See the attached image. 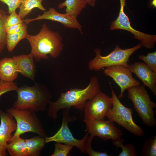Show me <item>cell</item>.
<instances>
[{
  "instance_id": "obj_1",
  "label": "cell",
  "mask_w": 156,
  "mask_h": 156,
  "mask_svg": "<svg viewBox=\"0 0 156 156\" xmlns=\"http://www.w3.org/2000/svg\"><path fill=\"white\" fill-rule=\"evenodd\" d=\"M100 91L97 77L92 76L85 88H70L66 92H61L60 97L57 101H50L48 103L47 115L55 122L58 118V112L61 109H70L73 107L82 111L84 109L87 101L92 99Z\"/></svg>"
},
{
  "instance_id": "obj_2",
  "label": "cell",
  "mask_w": 156,
  "mask_h": 156,
  "mask_svg": "<svg viewBox=\"0 0 156 156\" xmlns=\"http://www.w3.org/2000/svg\"><path fill=\"white\" fill-rule=\"evenodd\" d=\"M31 47L30 53L37 62L59 57L63 48V39L60 34L51 30L44 23L39 32L35 35H27L25 38Z\"/></svg>"
},
{
  "instance_id": "obj_3",
  "label": "cell",
  "mask_w": 156,
  "mask_h": 156,
  "mask_svg": "<svg viewBox=\"0 0 156 156\" xmlns=\"http://www.w3.org/2000/svg\"><path fill=\"white\" fill-rule=\"evenodd\" d=\"M16 91L17 99L13 105L19 109H28L35 112L45 111L51 98L48 88L39 83L18 87Z\"/></svg>"
},
{
  "instance_id": "obj_4",
  "label": "cell",
  "mask_w": 156,
  "mask_h": 156,
  "mask_svg": "<svg viewBox=\"0 0 156 156\" xmlns=\"http://www.w3.org/2000/svg\"><path fill=\"white\" fill-rule=\"evenodd\" d=\"M128 97L132 102L136 112L143 123L149 127L156 125L153 109L156 104L152 101L144 85H140L127 89Z\"/></svg>"
},
{
  "instance_id": "obj_5",
  "label": "cell",
  "mask_w": 156,
  "mask_h": 156,
  "mask_svg": "<svg viewBox=\"0 0 156 156\" xmlns=\"http://www.w3.org/2000/svg\"><path fill=\"white\" fill-rule=\"evenodd\" d=\"M142 46L140 43L134 47L125 49L121 48L118 45L109 54L103 56L98 48L94 50L95 56L89 62V69L91 70L98 71L104 68L121 65L128 67V62L131 56Z\"/></svg>"
},
{
  "instance_id": "obj_6",
  "label": "cell",
  "mask_w": 156,
  "mask_h": 156,
  "mask_svg": "<svg viewBox=\"0 0 156 156\" xmlns=\"http://www.w3.org/2000/svg\"><path fill=\"white\" fill-rule=\"evenodd\" d=\"M113 104L106 116L108 119L120 125L133 134L142 137L144 132L133 119L132 109L124 106L120 102L116 93L111 86Z\"/></svg>"
},
{
  "instance_id": "obj_7",
  "label": "cell",
  "mask_w": 156,
  "mask_h": 156,
  "mask_svg": "<svg viewBox=\"0 0 156 156\" xmlns=\"http://www.w3.org/2000/svg\"><path fill=\"white\" fill-rule=\"evenodd\" d=\"M6 112L13 116L16 122L17 128L13 137L20 136L29 132L36 133L44 138L47 136L42 122L36 112L29 109H19L13 107L8 109Z\"/></svg>"
},
{
  "instance_id": "obj_8",
  "label": "cell",
  "mask_w": 156,
  "mask_h": 156,
  "mask_svg": "<svg viewBox=\"0 0 156 156\" xmlns=\"http://www.w3.org/2000/svg\"><path fill=\"white\" fill-rule=\"evenodd\" d=\"M62 116V124L60 129L53 135L46 137L45 138L46 143L55 142L72 145L79 149L82 153H86L85 146L89 133L88 132L81 139L75 138L68 126L69 122L76 119L75 118L70 116V109H63Z\"/></svg>"
},
{
  "instance_id": "obj_9",
  "label": "cell",
  "mask_w": 156,
  "mask_h": 156,
  "mask_svg": "<svg viewBox=\"0 0 156 156\" xmlns=\"http://www.w3.org/2000/svg\"><path fill=\"white\" fill-rule=\"evenodd\" d=\"M126 0H119L120 8L117 18L111 23L110 29H122L127 31L133 34L134 38L140 40L142 46L149 49L154 48L156 42V36L150 35L138 31L131 26L127 16L124 11Z\"/></svg>"
},
{
  "instance_id": "obj_10",
  "label": "cell",
  "mask_w": 156,
  "mask_h": 156,
  "mask_svg": "<svg viewBox=\"0 0 156 156\" xmlns=\"http://www.w3.org/2000/svg\"><path fill=\"white\" fill-rule=\"evenodd\" d=\"M83 121L86 126L85 131L94 137L96 136L103 141L111 140L113 141L121 138L122 131L111 120L84 119Z\"/></svg>"
},
{
  "instance_id": "obj_11",
  "label": "cell",
  "mask_w": 156,
  "mask_h": 156,
  "mask_svg": "<svg viewBox=\"0 0 156 156\" xmlns=\"http://www.w3.org/2000/svg\"><path fill=\"white\" fill-rule=\"evenodd\" d=\"M113 104L112 97L100 91L87 101L84 108V119L103 120Z\"/></svg>"
},
{
  "instance_id": "obj_12",
  "label": "cell",
  "mask_w": 156,
  "mask_h": 156,
  "mask_svg": "<svg viewBox=\"0 0 156 156\" xmlns=\"http://www.w3.org/2000/svg\"><path fill=\"white\" fill-rule=\"evenodd\" d=\"M104 74L111 77L120 88L118 98L124 97L123 94L128 88L140 85V82L133 77L132 73L127 67L121 65L106 68L103 70Z\"/></svg>"
},
{
  "instance_id": "obj_13",
  "label": "cell",
  "mask_w": 156,
  "mask_h": 156,
  "mask_svg": "<svg viewBox=\"0 0 156 156\" xmlns=\"http://www.w3.org/2000/svg\"><path fill=\"white\" fill-rule=\"evenodd\" d=\"M49 20L57 22L62 24L65 27L68 28L77 29L81 34L82 26L77 18H75L65 13L62 14L58 12L53 8H50L48 10L44 12L41 15H38L37 17L33 18H28L23 20L26 24L33 21L41 20Z\"/></svg>"
},
{
  "instance_id": "obj_14",
  "label": "cell",
  "mask_w": 156,
  "mask_h": 156,
  "mask_svg": "<svg viewBox=\"0 0 156 156\" xmlns=\"http://www.w3.org/2000/svg\"><path fill=\"white\" fill-rule=\"evenodd\" d=\"M0 156L7 155L8 142L13 135L12 133L17 128L16 122L10 113L0 109Z\"/></svg>"
},
{
  "instance_id": "obj_15",
  "label": "cell",
  "mask_w": 156,
  "mask_h": 156,
  "mask_svg": "<svg viewBox=\"0 0 156 156\" xmlns=\"http://www.w3.org/2000/svg\"><path fill=\"white\" fill-rule=\"evenodd\" d=\"M128 68L143 82L144 86L148 87L153 94L156 95V72L141 62L128 64Z\"/></svg>"
},
{
  "instance_id": "obj_16",
  "label": "cell",
  "mask_w": 156,
  "mask_h": 156,
  "mask_svg": "<svg viewBox=\"0 0 156 156\" xmlns=\"http://www.w3.org/2000/svg\"><path fill=\"white\" fill-rule=\"evenodd\" d=\"M19 73L23 76L34 81L36 74V69L34 58L30 53L14 56Z\"/></svg>"
},
{
  "instance_id": "obj_17",
  "label": "cell",
  "mask_w": 156,
  "mask_h": 156,
  "mask_svg": "<svg viewBox=\"0 0 156 156\" xmlns=\"http://www.w3.org/2000/svg\"><path fill=\"white\" fill-rule=\"evenodd\" d=\"M19 73L16 61L13 57L0 60V80L13 82L18 78Z\"/></svg>"
},
{
  "instance_id": "obj_18",
  "label": "cell",
  "mask_w": 156,
  "mask_h": 156,
  "mask_svg": "<svg viewBox=\"0 0 156 156\" xmlns=\"http://www.w3.org/2000/svg\"><path fill=\"white\" fill-rule=\"evenodd\" d=\"M87 4L84 0H65L59 4L58 7L60 9L65 7L66 14L77 18Z\"/></svg>"
},
{
  "instance_id": "obj_19",
  "label": "cell",
  "mask_w": 156,
  "mask_h": 156,
  "mask_svg": "<svg viewBox=\"0 0 156 156\" xmlns=\"http://www.w3.org/2000/svg\"><path fill=\"white\" fill-rule=\"evenodd\" d=\"M8 143L7 150L12 156H27L25 139L20 136L13 137Z\"/></svg>"
},
{
  "instance_id": "obj_20",
  "label": "cell",
  "mask_w": 156,
  "mask_h": 156,
  "mask_svg": "<svg viewBox=\"0 0 156 156\" xmlns=\"http://www.w3.org/2000/svg\"><path fill=\"white\" fill-rule=\"evenodd\" d=\"M27 156H39L46 143L45 138L39 135L25 139Z\"/></svg>"
},
{
  "instance_id": "obj_21",
  "label": "cell",
  "mask_w": 156,
  "mask_h": 156,
  "mask_svg": "<svg viewBox=\"0 0 156 156\" xmlns=\"http://www.w3.org/2000/svg\"><path fill=\"white\" fill-rule=\"evenodd\" d=\"M44 0H23L19 8L18 14L22 20L31 12L32 10L38 8L43 12L47 10L42 4Z\"/></svg>"
},
{
  "instance_id": "obj_22",
  "label": "cell",
  "mask_w": 156,
  "mask_h": 156,
  "mask_svg": "<svg viewBox=\"0 0 156 156\" xmlns=\"http://www.w3.org/2000/svg\"><path fill=\"white\" fill-rule=\"evenodd\" d=\"M27 26V25L25 23L23 28L18 32L12 34H7L6 46L9 52H12L19 42L25 38L28 34Z\"/></svg>"
},
{
  "instance_id": "obj_23",
  "label": "cell",
  "mask_w": 156,
  "mask_h": 156,
  "mask_svg": "<svg viewBox=\"0 0 156 156\" xmlns=\"http://www.w3.org/2000/svg\"><path fill=\"white\" fill-rule=\"evenodd\" d=\"M125 141L122 138L113 141L112 143L117 148H121V152L118 156H137V155L136 148L135 145L132 143L123 144Z\"/></svg>"
},
{
  "instance_id": "obj_24",
  "label": "cell",
  "mask_w": 156,
  "mask_h": 156,
  "mask_svg": "<svg viewBox=\"0 0 156 156\" xmlns=\"http://www.w3.org/2000/svg\"><path fill=\"white\" fill-rule=\"evenodd\" d=\"M140 156H156V134L149 137L145 140Z\"/></svg>"
},
{
  "instance_id": "obj_25",
  "label": "cell",
  "mask_w": 156,
  "mask_h": 156,
  "mask_svg": "<svg viewBox=\"0 0 156 156\" xmlns=\"http://www.w3.org/2000/svg\"><path fill=\"white\" fill-rule=\"evenodd\" d=\"M8 15L3 9H0V54L1 53L6 45V32L5 22Z\"/></svg>"
},
{
  "instance_id": "obj_26",
  "label": "cell",
  "mask_w": 156,
  "mask_h": 156,
  "mask_svg": "<svg viewBox=\"0 0 156 156\" xmlns=\"http://www.w3.org/2000/svg\"><path fill=\"white\" fill-rule=\"evenodd\" d=\"M55 145V149L52 156H67L73 146L66 144L56 142Z\"/></svg>"
},
{
  "instance_id": "obj_27",
  "label": "cell",
  "mask_w": 156,
  "mask_h": 156,
  "mask_svg": "<svg viewBox=\"0 0 156 156\" xmlns=\"http://www.w3.org/2000/svg\"><path fill=\"white\" fill-rule=\"evenodd\" d=\"M138 58L156 72V51L150 52L146 55H139Z\"/></svg>"
},
{
  "instance_id": "obj_28",
  "label": "cell",
  "mask_w": 156,
  "mask_h": 156,
  "mask_svg": "<svg viewBox=\"0 0 156 156\" xmlns=\"http://www.w3.org/2000/svg\"><path fill=\"white\" fill-rule=\"evenodd\" d=\"M94 137L89 136L85 146V151L90 156H111L106 152H101L93 149L91 146V143Z\"/></svg>"
},
{
  "instance_id": "obj_29",
  "label": "cell",
  "mask_w": 156,
  "mask_h": 156,
  "mask_svg": "<svg viewBox=\"0 0 156 156\" xmlns=\"http://www.w3.org/2000/svg\"><path fill=\"white\" fill-rule=\"evenodd\" d=\"M23 23V20L21 19L16 11H14L7 16L5 21V28Z\"/></svg>"
},
{
  "instance_id": "obj_30",
  "label": "cell",
  "mask_w": 156,
  "mask_h": 156,
  "mask_svg": "<svg viewBox=\"0 0 156 156\" xmlns=\"http://www.w3.org/2000/svg\"><path fill=\"white\" fill-rule=\"evenodd\" d=\"M18 87L16 83L7 82L0 80V97L7 92L16 91Z\"/></svg>"
},
{
  "instance_id": "obj_31",
  "label": "cell",
  "mask_w": 156,
  "mask_h": 156,
  "mask_svg": "<svg viewBox=\"0 0 156 156\" xmlns=\"http://www.w3.org/2000/svg\"><path fill=\"white\" fill-rule=\"evenodd\" d=\"M23 0H0V1L7 5L8 7V13L10 14L19 8Z\"/></svg>"
},
{
  "instance_id": "obj_32",
  "label": "cell",
  "mask_w": 156,
  "mask_h": 156,
  "mask_svg": "<svg viewBox=\"0 0 156 156\" xmlns=\"http://www.w3.org/2000/svg\"><path fill=\"white\" fill-rule=\"evenodd\" d=\"M25 23L5 28L7 34H12L18 32L23 28Z\"/></svg>"
},
{
  "instance_id": "obj_33",
  "label": "cell",
  "mask_w": 156,
  "mask_h": 156,
  "mask_svg": "<svg viewBox=\"0 0 156 156\" xmlns=\"http://www.w3.org/2000/svg\"><path fill=\"white\" fill-rule=\"evenodd\" d=\"M86 3L87 4L92 7L95 6L96 0H84Z\"/></svg>"
},
{
  "instance_id": "obj_34",
  "label": "cell",
  "mask_w": 156,
  "mask_h": 156,
  "mask_svg": "<svg viewBox=\"0 0 156 156\" xmlns=\"http://www.w3.org/2000/svg\"><path fill=\"white\" fill-rule=\"evenodd\" d=\"M149 6L150 7H153V8H156V0H150L149 3Z\"/></svg>"
}]
</instances>
